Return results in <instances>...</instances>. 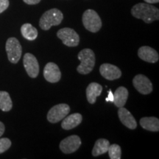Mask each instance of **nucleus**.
<instances>
[{"label":"nucleus","instance_id":"nucleus-13","mask_svg":"<svg viewBox=\"0 0 159 159\" xmlns=\"http://www.w3.org/2000/svg\"><path fill=\"white\" fill-rule=\"evenodd\" d=\"M138 56L145 62L155 63L159 60V55L156 49L148 46L141 47L138 50Z\"/></svg>","mask_w":159,"mask_h":159},{"label":"nucleus","instance_id":"nucleus-9","mask_svg":"<svg viewBox=\"0 0 159 159\" xmlns=\"http://www.w3.org/2000/svg\"><path fill=\"white\" fill-rule=\"evenodd\" d=\"M133 85L134 88L142 94L147 95L152 91V84L150 80L144 75L139 74L136 75L133 80Z\"/></svg>","mask_w":159,"mask_h":159},{"label":"nucleus","instance_id":"nucleus-16","mask_svg":"<svg viewBox=\"0 0 159 159\" xmlns=\"http://www.w3.org/2000/svg\"><path fill=\"white\" fill-rule=\"evenodd\" d=\"M102 86L97 83H91L86 89V97L88 102L93 105L96 102L97 98L102 94Z\"/></svg>","mask_w":159,"mask_h":159},{"label":"nucleus","instance_id":"nucleus-8","mask_svg":"<svg viewBox=\"0 0 159 159\" xmlns=\"http://www.w3.org/2000/svg\"><path fill=\"white\" fill-rule=\"evenodd\" d=\"M81 139L77 135H71L63 139L60 143L59 148L63 153L71 154L76 152L80 147Z\"/></svg>","mask_w":159,"mask_h":159},{"label":"nucleus","instance_id":"nucleus-15","mask_svg":"<svg viewBox=\"0 0 159 159\" xmlns=\"http://www.w3.org/2000/svg\"><path fill=\"white\" fill-rule=\"evenodd\" d=\"M83 121L82 115L79 113H75L69 116H66L63 119L61 123V127L63 130H69L75 128L81 124Z\"/></svg>","mask_w":159,"mask_h":159},{"label":"nucleus","instance_id":"nucleus-27","mask_svg":"<svg viewBox=\"0 0 159 159\" xmlns=\"http://www.w3.org/2000/svg\"><path fill=\"white\" fill-rule=\"evenodd\" d=\"M145 2L149 3V4H155V3H158L159 0H144Z\"/></svg>","mask_w":159,"mask_h":159},{"label":"nucleus","instance_id":"nucleus-23","mask_svg":"<svg viewBox=\"0 0 159 159\" xmlns=\"http://www.w3.org/2000/svg\"><path fill=\"white\" fill-rule=\"evenodd\" d=\"M11 141L7 138L0 139V154L3 153L11 148Z\"/></svg>","mask_w":159,"mask_h":159},{"label":"nucleus","instance_id":"nucleus-1","mask_svg":"<svg viewBox=\"0 0 159 159\" xmlns=\"http://www.w3.org/2000/svg\"><path fill=\"white\" fill-rule=\"evenodd\" d=\"M133 16L150 24L159 19V10L149 3H138L131 9Z\"/></svg>","mask_w":159,"mask_h":159},{"label":"nucleus","instance_id":"nucleus-14","mask_svg":"<svg viewBox=\"0 0 159 159\" xmlns=\"http://www.w3.org/2000/svg\"><path fill=\"white\" fill-rule=\"evenodd\" d=\"M119 108L118 116L121 122L130 130H135L137 128V122L134 116L128 109L125 108L124 107Z\"/></svg>","mask_w":159,"mask_h":159},{"label":"nucleus","instance_id":"nucleus-28","mask_svg":"<svg viewBox=\"0 0 159 159\" xmlns=\"http://www.w3.org/2000/svg\"><path fill=\"white\" fill-rule=\"evenodd\" d=\"M109 94L110 95H108V97H110V98H107L106 101H108V100L113 101V94H112V93H111V90L109 91Z\"/></svg>","mask_w":159,"mask_h":159},{"label":"nucleus","instance_id":"nucleus-24","mask_svg":"<svg viewBox=\"0 0 159 159\" xmlns=\"http://www.w3.org/2000/svg\"><path fill=\"white\" fill-rule=\"evenodd\" d=\"M9 0H0V13L7 9L9 7Z\"/></svg>","mask_w":159,"mask_h":159},{"label":"nucleus","instance_id":"nucleus-5","mask_svg":"<svg viewBox=\"0 0 159 159\" xmlns=\"http://www.w3.org/2000/svg\"><path fill=\"white\" fill-rule=\"evenodd\" d=\"M7 58L12 63H17L22 54V47L19 40L14 37L9 38L5 44Z\"/></svg>","mask_w":159,"mask_h":159},{"label":"nucleus","instance_id":"nucleus-10","mask_svg":"<svg viewBox=\"0 0 159 159\" xmlns=\"http://www.w3.org/2000/svg\"><path fill=\"white\" fill-rule=\"evenodd\" d=\"M23 64L27 75L35 78L39 74V64L38 60L31 53H26L23 57Z\"/></svg>","mask_w":159,"mask_h":159},{"label":"nucleus","instance_id":"nucleus-4","mask_svg":"<svg viewBox=\"0 0 159 159\" xmlns=\"http://www.w3.org/2000/svg\"><path fill=\"white\" fill-rule=\"evenodd\" d=\"M82 21L85 28L91 33H97L102 25V20L98 13L91 9L87 10L83 13Z\"/></svg>","mask_w":159,"mask_h":159},{"label":"nucleus","instance_id":"nucleus-17","mask_svg":"<svg viewBox=\"0 0 159 159\" xmlns=\"http://www.w3.org/2000/svg\"><path fill=\"white\" fill-rule=\"evenodd\" d=\"M128 98V90L124 86H120L115 91L113 95V101L115 106L117 108H122L126 104Z\"/></svg>","mask_w":159,"mask_h":159},{"label":"nucleus","instance_id":"nucleus-11","mask_svg":"<svg viewBox=\"0 0 159 159\" xmlns=\"http://www.w3.org/2000/svg\"><path fill=\"white\" fill-rule=\"evenodd\" d=\"M43 77L47 82L56 83L61 78V71L56 63L49 62L43 69Z\"/></svg>","mask_w":159,"mask_h":159},{"label":"nucleus","instance_id":"nucleus-18","mask_svg":"<svg viewBox=\"0 0 159 159\" xmlns=\"http://www.w3.org/2000/svg\"><path fill=\"white\" fill-rule=\"evenodd\" d=\"M141 127L144 130L151 132H158L159 131V119L156 117H143L139 121Z\"/></svg>","mask_w":159,"mask_h":159},{"label":"nucleus","instance_id":"nucleus-22","mask_svg":"<svg viewBox=\"0 0 159 159\" xmlns=\"http://www.w3.org/2000/svg\"><path fill=\"white\" fill-rule=\"evenodd\" d=\"M108 152L111 159H121L122 158V150L119 144H110Z\"/></svg>","mask_w":159,"mask_h":159},{"label":"nucleus","instance_id":"nucleus-3","mask_svg":"<svg viewBox=\"0 0 159 159\" xmlns=\"http://www.w3.org/2000/svg\"><path fill=\"white\" fill-rule=\"evenodd\" d=\"M63 14L60 10L52 8L46 11L41 16L39 21V27L43 30H49L52 26H57L62 22Z\"/></svg>","mask_w":159,"mask_h":159},{"label":"nucleus","instance_id":"nucleus-25","mask_svg":"<svg viewBox=\"0 0 159 159\" xmlns=\"http://www.w3.org/2000/svg\"><path fill=\"white\" fill-rule=\"evenodd\" d=\"M23 1L27 5H36V4H39L41 0H23Z\"/></svg>","mask_w":159,"mask_h":159},{"label":"nucleus","instance_id":"nucleus-21","mask_svg":"<svg viewBox=\"0 0 159 159\" xmlns=\"http://www.w3.org/2000/svg\"><path fill=\"white\" fill-rule=\"evenodd\" d=\"M13 108V102L7 91H0V109L5 112L10 111Z\"/></svg>","mask_w":159,"mask_h":159},{"label":"nucleus","instance_id":"nucleus-12","mask_svg":"<svg viewBox=\"0 0 159 159\" xmlns=\"http://www.w3.org/2000/svg\"><path fill=\"white\" fill-rule=\"evenodd\" d=\"M100 75L105 79L108 80H114L120 78L122 76V71L120 69L111 63H103L99 67Z\"/></svg>","mask_w":159,"mask_h":159},{"label":"nucleus","instance_id":"nucleus-6","mask_svg":"<svg viewBox=\"0 0 159 159\" xmlns=\"http://www.w3.org/2000/svg\"><path fill=\"white\" fill-rule=\"evenodd\" d=\"M57 36L62 41L63 43L67 47H77L80 43V36L75 30L64 27L59 30L57 33Z\"/></svg>","mask_w":159,"mask_h":159},{"label":"nucleus","instance_id":"nucleus-20","mask_svg":"<svg viewBox=\"0 0 159 159\" xmlns=\"http://www.w3.org/2000/svg\"><path fill=\"white\" fill-rule=\"evenodd\" d=\"M21 33L25 39L29 41H34L37 39L38 35H39L37 29L29 23L24 24L21 26Z\"/></svg>","mask_w":159,"mask_h":159},{"label":"nucleus","instance_id":"nucleus-7","mask_svg":"<svg viewBox=\"0 0 159 159\" xmlns=\"http://www.w3.org/2000/svg\"><path fill=\"white\" fill-rule=\"evenodd\" d=\"M70 112V107L65 103L53 106L47 114V120L50 123H57L65 118Z\"/></svg>","mask_w":159,"mask_h":159},{"label":"nucleus","instance_id":"nucleus-26","mask_svg":"<svg viewBox=\"0 0 159 159\" xmlns=\"http://www.w3.org/2000/svg\"><path fill=\"white\" fill-rule=\"evenodd\" d=\"M5 125H4L2 122H0V137L4 134V133H5Z\"/></svg>","mask_w":159,"mask_h":159},{"label":"nucleus","instance_id":"nucleus-2","mask_svg":"<svg viewBox=\"0 0 159 159\" xmlns=\"http://www.w3.org/2000/svg\"><path fill=\"white\" fill-rule=\"evenodd\" d=\"M77 58L80 64L77 67V71L81 75H88L93 71L96 63L95 54L91 49H83L78 53Z\"/></svg>","mask_w":159,"mask_h":159},{"label":"nucleus","instance_id":"nucleus-19","mask_svg":"<svg viewBox=\"0 0 159 159\" xmlns=\"http://www.w3.org/2000/svg\"><path fill=\"white\" fill-rule=\"evenodd\" d=\"M110 142L105 139H99L96 141L92 150V156L97 157L108 152Z\"/></svg>","mask_w":159,"mask_h":159}]
</instances>
